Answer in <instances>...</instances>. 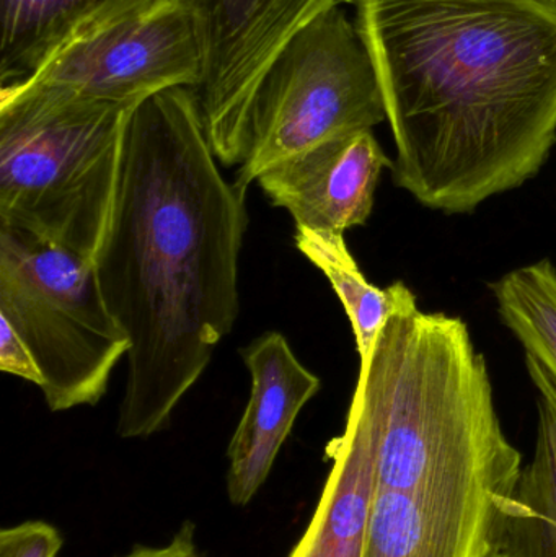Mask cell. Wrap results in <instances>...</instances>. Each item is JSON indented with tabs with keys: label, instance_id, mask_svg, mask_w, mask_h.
<instances>
[{
	"label": "cell",
	"instance_id": "3",
	"mask_svg": "<svg viewBox=\"0 0 556 557\" xmlns=\"http://www.w3.org/2000/svg\"><path fill=\"white\" fill-rule=\"evenodd\" d=\"M134 110L58 88L2 85L0 225L94 264L113 222Z\"/></svg>",
	"mask_w": 556,
	"mask_h": 557
},
{
	"label": "cell",
	"instance_id": "5",
	"mask_svg": "<svg viewBox=\"0 0 556 557\" xmlns=\"http://www.w3.org/2000/svg\"><path fill=\"white\" fill-rule=\"evenodd\" d=\"M384 121L368 46L343 7H333L300 28L264 72L234 183L247 193L276 163Z\"/></svg>",
	"mask_w": 556,
	"mask_h": 557
},
{
	"label": "cell",
	"instance_id": "7",
	"mask_svg": "<svg viewBox=\"0 0 556 557\" xmlns=\"http://www.w3.org/2000/svg\"><path fill=\"white\" fill-rule=\"evenodd\" d=\"M205 20L208 67L196 91L206 133L224 166L247 156L264 72L287 41L325 10L356 0H193Z\"/></svg>",
	"mask_w": 556,
	"mask_h": 557
},
{
	"label": "cell",
	"instance_id": "14",
	"mask_svg": "<svg viewBox=\"0 0 556 557\" xmlns=\"http://www.w3.org/2000/svg\"><path fill=\"white\" fill-rule=\"evenodd\" d=\"M503 323L526 356L538 360L556 383V268L551 260L509 271L490 285Z\"/></svg>",
	"mask_w": 556,
	"mask_h": 557
},
{
	"label": "cell",
	"instance_id": "13",
	"mask_svg": "<svg viewBox=\"0 0 556 557\" xmlns=\"http://www.w3.org/2000/svg\"><path fill=\"white\" fill-rule=\"evenodd\" d=\"M294 244L300 255L329 278L351 321L359 363L368 359L375 337L391 318L418 311L417 295L404 282L375 287L359 270L345 234L296 228Z\"/></svg>",
	"mask_w": 556,
	"mask_h": 557
},
{
	"label": "cell",
	"instance_id": "17",
	"mask_svg": "<svg viewBox=\"0 0 556 557\" xmlns=\"http://www.w3.org/2000/svg\"><path fill=\"white\" fill-rule=\"evenodd\" d=\"M0 370L41 388L42 375L26 344L9 321L0 318Z\"/></svg>",
	"mask_w": 556,
	"mask_h": 557
},
{
	"label": "cell",
	"instance_id": "19",
	"mask_svg": "<svg viewBox=\"0 0 556 557\" xmlns=\"http://www.w3.org/2000/svg\"><path fill=\"white\" fill-rule=\"evenodd\" d=\"M489 557H509V556L506 555L505 549H503V543H502V545L496 546V548L493 549L492 555H490Z\"/></svg>",
	"mask_w": 556,
	"mask_h": 557
},
{
	"label": "cell",
	"instance_id": "20",
	"mask_svg": "<svg viewBox=\"0 0 556 557\" xmlns=\"http://www.w3.org/2000/svg\"><path fill=\"white\" fill-rule=\"evenodd\" d=\"M552 2H556V0H552Z\"/></svg>",
	"mask_w": 556,
	"mask_h": 557
},
{
	"label": "cell",
	"instance_id": "10",
	"mask_svg": "<svg viewBox=\"0 0 556 557\" xmlns=\"http://www.w3.org/2000/svg\"><path fill=\"white\" fill-rule=\"evenodd\" d=\"M242 359L251 393L227 448V494L235 507L248 506L267 483L297 416L322 386L276 331L244 347Z\"/></svg>",
	"mask_w": 556,
	"mask_h": 557
},
{
	"label": "cell",
	"instance_id": "4",
	"mask_svg": "<svg viewBox=\"0 0 556 557\" xmlns=\"http://www.w3.org/2000/svg\"><path fill=\"white\" fill-rule=\"evenodd\" d=\"M0 318L38 363L52 412L98 405L129 352L94 264L7 225H0Z\"/></svg>",
	"mask_w": 556,
	"mask_h": 557
},
{
	"label": "cell",
	"instance_id": "8",
	"mask_svg": "<svg viewBox=\"0 0 556 557\" xmlns=\"http://www.w3.org/2000/svg\"><path fill=\"white\" fill-rule=\"evenodd\" d=\"M384 169L392 160L369 129L296 153L257 183L271 205L293 215L296 228L345 234L371 218Z\"/></svg>",
	"mask_w": 556,
	"mask_h": 557
},
{
	"label": "cell",
	"instance_id": "9",
	"mask_svg": "<svg viewBox=\"0 0 556 557\" xmlns=\"http://www.w3.org/2000/svg\"><path fill=\"white\" fill-rule=\"evenodd\" d=\"M511 497L375 487L365 557H489L503 543Z\"/></svg>",
	"mask_w": 556,
	"mask_h": 557
},
{
	"label": "cell",
	"instance_id": "16",
	"mask_svg": "<svg viewBox=\"0 0 556 557\" xmlns=\"http://www.w3.org/2000/svg\"><path fill=\"white\" fill-rule=\"evenodd\" d=\"M62 545L58 529L42 520H28L0 532V557H55Z\"/></svg>",
	"mask_w": 556,
	"mask_h": 557
},
{
	"label": "cell",
	"instance_id": "15",
	"mask_svg": "<svg viewBox=\"0 0 556 557\" xmlns=\"http://www.w3.org/2000/svg\"><path fill=\"white\" fill-rule=\"evenodd\" d=\"M98 0H2V85L35 71L62 33Z\"/></svg>",
	"mask_w": 556,
	"mask_h": 557
},
{
	"label": "cell",
	"instance_id": "1",
	"mask_svg": "<svg viewBox=\"0 0 556 557\" xmlns=\"http://www.w3.org/2000/svg\"><path fill=\"white\" fill-rule=\"evenodd\" d=\"M245 199L222 176L193 88H170L136 107L113 222L94 263L131 344L121 438L165 429L234 327Z\"/></svg>",
	"mask_w": 556,
	"mask_h": 557
},
{
	"label": "cell",
	"instance_id": "12",
	"mask_svg": "<svg viewBox=\"0 0 556 557\" xmlns=\"http://www.w3.org/2000/svg\"><path fill=\"white\" fill-rule=\"evenodd\" d=\"M538 389V438L506 512L503 549L509 557H556V383L526 356Z\"/></svg>",
	"mask_w": 556,
	"mask_h": 557
},
{
	"label": "cell",
	"instance_id": "2",
	"mask_svg": "<svg viewBox=\"0 0 556 557\" xmlns=\"http://www.w3.org/2000/svg\"><path fill=\"white\" fill-rule=\"evenodd\" d=\"M355 5L398 188L433 211L469 214L541 172L556 144V2Z\"/></svg>",
	"mask_w": 556,
	"mask_h": 557
},
{
	"label": "cell",
	"instance_id": "6",
	"mask_svg": "<svg viewBox=\"0 0 556 557\" xmlns=\"http://www.w3.org/2000/svg\"><path fill=\"white\" fill-rule=\"evenodd\" d=\"M206 67L208 35L193 0H98L20 82L137 107L170 88L198 91Z\"/></svg>",
	"mask_w": 556,
	"mask_h": 557
},
{
	"label": "cell",
	"instance_id": "11",
	"mask_svg": "<svg viewBox=\"0 0 556 557\" xmlns=\"http://www.w3.org/2000/svg\"><path fill=\"white\" fill-rule=\"evenodd\" d=\"M332 471L289 557H365L375 496V457L365 416L349 405L345 431L326 447Z\"/></svg>",
	"mask_w": 556,
	"mask_h": 557
},
{
	"label": "cell",
	"instance_id": "18",
	"mask_svg": "<svg viewBox=\"0 0 556 557\" xmlns=\"http://www.w3.org/2000/svg\"><path fill=\"white\" fill-rule=\"evenodd\" d=\"M123 557H199L195 542V525L191 522L183 523L172 542L160 548L150 546H136L133 552Z\"/></svg>",
	"mask_w": 556,
	"mask_h": 557
}]
</instances>
